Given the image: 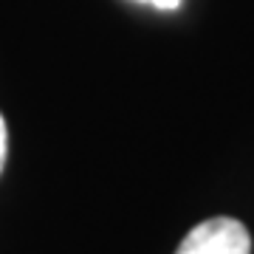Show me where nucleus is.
I'll return each mask as SVG.
<instances>
[{
	"label": "nucleus",
	"mask_w": 254,
	"mask_h": 254,
	"mask_svg": "<svg viewBox=\"0 0 254 254\" xmlns=\"http://www.w3.org/2000/svg\"><path fill=\"white\" fill-rule=\"evenodd\" d=\"M175 254H252V237L240 220L212 218L192 229Z\"/></svg>",
	"instance_id": "1"
},
{
	"label": "nucleus",
	"mask_w": 254,
	"mask_h": 254,
	"mask_svg": "<svg viewBox=\"0 0 254 254\" xmlns=\"http://www.w3.org/2000/svg\"><path fill=\"white\" fill-rule=\"evenodd\" d=\"M3 161H6V122L0 116V170H3Z\"/></svg>",
	"instance_id": "2"
},
{
	"label": "nucleus",
	"mask_w": 254,
	"mask_h": 254,
	"mask_svg": "<svg viewBox=\"0 0 254 254\" xmlns=\"http://www.w3.org/2000/svg\"><path fill=\"white\" fill-rule=\"evenodd\" d=\"M141 3H150V6H155V9H175L181 0H141Z\"/></svg>",
	"instance_id": "3"
}]
</instances>
